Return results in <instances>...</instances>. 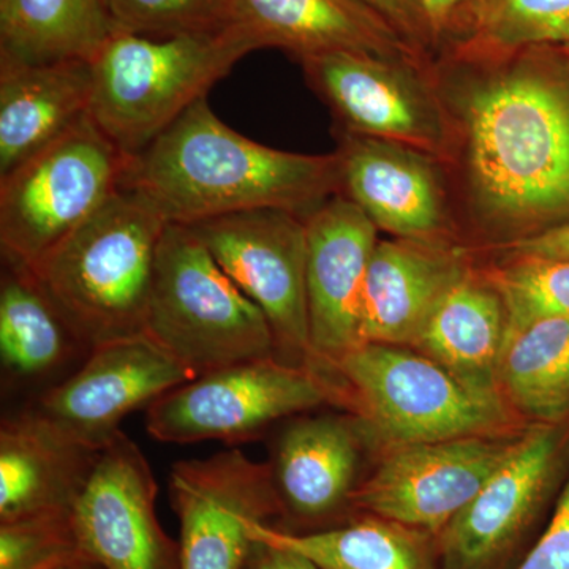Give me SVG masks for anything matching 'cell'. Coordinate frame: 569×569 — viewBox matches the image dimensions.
<instances>
[{"mask_svg":"<svg viewBox=\"0 0 569 569\" xmlns=\"http://www.w3.org/2000/svg\"><path fill=\"white\" fill-rule=\"evenodd\" d=\"M451 123L445 163L463 236L482 249L569 224V58L530 48L432 66Z\"/></svg>","mask_w":569,"mask_h":569,"instance_id":"cell-1","label":"cell"},{"mask_svg":"<svg viewBox=\"0 0 569 569\" xmlns=\"http://www.w3.org/2000/svg\"><path fill=\"white\" fill-rule=\"evenodd\" d=\"M122 186L144 194L168 223L253 209L307 219L339 193V162L336 152L309 156L250 140L220 121L204 99L129 157Z\"/></svg>","mask_w":569,"mask_h":569,"instance_id":"cell-2","label":"cell"},{"mask_svg":"<svg viewBox=\"0 0 569 569\" xmlns=\"http://www.w3.org/2000/svg\"><path fill=\"white\" fill-rule=\"evenodd\" d=\"M168 224L144 194L121 183L73 233L28 266L91 350L146 335Z\"/></svg>","mask_w":569,"mask_h":569,"instance_id":"cell-3","label":"cell"},{"mask_svg":"<svg viewBox=\"0 0 569 569\" xmlns=\"http://www.w3.org/2000/svg\"><path fill=\"white\" fill-rule=\"evenodd\" d=\"M253 51L238 28L170 39L114 32L91 61L93 121L132 157Z\"/></svg>","mask_w":569,"mask_h":569,"instance_id":"cell-4","label":"cell"},{"mask_svg":"<svg viewBox=\"0 0 569 569\" xmlns=\"http://www.w3.org/2000/svg\"><path fill=\"white\" fill-rule=\"evenodd\" d=\"M146 336L194 378L276 358L271 326L187 224L170 223L157 254Z\"/></svg>","mask_w":569,"mask_h":569,"instance_id":"cell-5","label":"cell"},{"mask_svg":"<svg viewBox=\"0 0 569 569\" xmlns=\"http://www.w3.org/2000/svg\"><path fill=\"white\" fill-rule=\"evenodd\" d=\"M337 377L372 440L388 449L505 433L512 418L503 397L475 391L410 347L361 343Z\"/></svg>","mask_w":569,"mask_h":569,"instance_id":"cell-6","label":"cell"},{"mask_svg":"<svg viewBox=\"0 0 569 569\" xmlns=\"http://www.w3.org/2000/svg\"><path fill=\"white\" fill-rule=\"evenodd\" d=\"M129 156L91 112L0 178L2 261L32 266L121 187Z\"/></svg>","mask_w":569,"mask_h":569,"instance_id":"cell-7","label":"cell"},{"mask_svg":"<svg viewBox=\"0 0 569 569\" xmlns=\"http://www.w3.org/2000/svg\"><path fill=\"white\" fill-rule=\"evenodd\" d=\"M342 402L323 377L276 358L213 370L179 385L146 408V429L163 443L204 440L241 445L276 422L328 402Z\"/></svg>","mask_w":569,"mask_h":569,"instance_id":"cell-8","label":"cell"},{"mask_svg":"<svg viewBox=\"0 0 569 569\" xmlns=\"http://www.w3.org/2000/svg\"><path fill=\"white\" fill-rule=\"evenodd\" d=\"M187 227L263 312L277 359L321 376L309 339L306 219L283 209H253Z\"/></svg>","mask_w":569,"mask_h":569,"instance_id":"cell-9","label":"cell"},{"mask_svg":"<svg viewBox=\"0 0 569 569\" xmlns=\"http://www.w3.org/2000/svg\"><path fill=\"white\" fill-rule=\"evenodd\" d=\"M299 63L310 89L331 111L336 133L400 142L448 162L451 123L433 63L362 52H328Z\"/></svg>","mask_w":569,"mask_h":569,"instance_id":"cell-10","label":"cell"},{"mask_svg":"<svg viewBox=\"0 0 569 569\" xmlns=\"http://www.w3.org/2000/svg\"><path fill=\"white\" fill-rule=\"evenodd\" d=\"M569 471V419L529 425L477 497L437 537L440 569H500L560 493Z\"/></svg>","mask_w":569,"mask_h":569,"instance_id":"cell-11","label":"cell"},{"mask_svg":"<svg viewBox=\"0 0 569 569\" xmlns=\"http://www.w3.org/2000/svg\"><path fill=\"white\" fill-rule=\"evenodd\" d=\"M522 432L389 448L362 479L355 511L438 537L503 466Z\"/></svg>","mask_w":569,"mask_h":569,"instance_id":"cell-12","label":"cell"},{"mask_svg":"<svg viewBox=\"0 0 569 569\" xmlns=\"http://www.w3.org/2000/svg\"><path fill=\"white\" fill-rule=\"evenodd\" d=\"M168 493L181 529L179 569H244L250 522L274 526L280 516L268 463L236 448L176 462Z\"/></svg>","mask_w":569,"mask_h":569,"instance_id":"cell-13","label":"cell"},{"mask_svg":"<svg viewBox=\"0 0 569 569\" xmlns=\"http://www.w3.org/2000/svg\"><path fill=\"white\" fill-rule=\"evenodd\" d=\"M193 378L142 335L93 348L71 376L20 411L73 443L102 451L122 432L123 418Z\"/></svg>","mask_w":569,"mask_h":569,"instance_id":"cell-14","label":"cell"},{"mask_svg":"<svg viewBox=\"0 0 569 569\" xmlns=\"http://www.w3.org/2000/svg\"><path fill=\"white\" fill-rule=\"evenodd\" d=\"M339 193L378 231L397 239L466 246L445 164L400 142L336 133Z\"/></svg>","mask_w":569,"mask_h":569,"instance_id":"cell-15","label":"cell"},{"mask_svg":"<svg viewBox=\"0 0 569 569\" xmlns=\"http://www.w3.org/2000/svg\"><path fill=\"white\" fill-rule=\"evenodd\" d=\"M369 430L356 415H296L271 440L268 467L279 498L274 529L312 533L355 511Z\"/></svg>","mask_w":569,"mask_h":569,"instance_id":"cell-16","label":"cell"},{"mask_svg":"<svg viewBox=\"0 0 569 569\" xmlns=\"http://www.w3.org/2000/svg\"><path fill=\"white\" fill-rule=\"evenodd\" d=\"M156 498L148 459L119 432L71 509L80 557L103 569H179V541L160 526Z\"/></svg>","mask_w":569,"mask_h":569,"instance_id":"cell-17","label":"cell"},{"mask_svg":"<svg viewBox=\"0 0 569 569\" xmlns=\"http://www.w3.org/2000/svg\"><path fill=\"white\" fill-rule=\"evenodd\" d=\"M307 316L321 376L340 392L337 366L362 343V299L378 230L337 193L307 217Z\"/></svg>","mask_w":569,"mask_h":569,"instance_id":"cell-18","label":"cell"},{"mask_svg":"<svg viewBox=\"0 0 569 569\" xmlns=\"http://www.w3.org/2000/svg\"><path fill=\"white\" fill-rule=\"evenodd\" d=\"M231 28L299 62L328 52L429 62L362 0H230Z\"/></svg>","mask_w":569,"mask_h":569,"instance_id":"cell-19","label":"cell"},{"mask_svg":"<svg viewBox=\"0 0 569 569\" xmlns=\"http://www.w3.org/2000/svg\"><path fill=\"white\" fill-rule=\"evenodd\" d=\"M471 268L467 246L380 239L366 277L362 343L413 346L427 318Z\"/></svg>","mask_w":569,"mask_h":569,"instance_id":"cell-20","label":"cell"},{"mask_svg":"<svg viewBox=\"0 0 569 569\" xmlns=\"http://www.w3.org/2000/svg\"><path fill=\"white\" fill-rule=\"evenodd\" d=\"M91 348L28 266L2 261L0 361L6 391H29V402L61 383Z\"/></svg>","mask_w":569,"mask_h":569,"instance_id":"cell-21","label":"cell"},{"mask_svg":"<svg viewBox=\"0 0 569 569\" xmlns=\"http://www.w3.org/2000/svg\"><path fill=\"white\" fill-rule=\"evenodd\" d=\"M100 451L59 436L18 411L0 427V522L70 512Z\"/></svg>","mask_w":569,"mask_h":569,"instance_id":"cell-22","label":"cell"},{"mask_svg":"<svg viewBox=\"0 0 569 569\" xmlns=\"http://www.w3.org/2000/svg\"><path fill=\"white\" fill-rule=\"evenodd\" d=\"M91 62L0 63V178L91 112Z\"/></svg>","mask_w":569,"mask_h":569,"instance_id":"cell-23","label":"cell"},{"mask_svg":"<svg viewBox=\"0 0 569 569\" xmlns=\"http://www.w3.org/2000/svg\"><path fill=\"white\" fill-rule=\"evenodd\" d=\"M507 329L503 299L485 269L473 266L441 299L410 348L432 358L475 391L501 397L498 365Z\"/></svg>","mask_w":569,"mask_h":569,"instance_id":"cell-24","label":"cell"},{"mask_svg":"<svg viewBox=\"0 0 569 569\" xmlns=\"http://www.w3.org/2000/svg\"><path fill=\"white\" fill-rule=\"evenodd\" d=\"M112 33L104 0H0V63L91 62Z\"/></svg>","mask_w":569,"mask_h":569,"instance_id":"cell-25","label":"cell"},{"mask_svg":"<svg viewBox=\"0 0 569 569\" xmlns=\"http://www.w3.org/2000/svg\"><path fill=\"white\" fill-rule=\"evenodd\" d=\"M498 391L530 425L569 419V317L545 318L507 332Z\"/></svg>","mask_w":569,"mask_h":569,"instance_id":"cell-26","label":"cell"},{"mask_svg":"<svg viewBox=\"0 0 569 569\" xmlns=\"http://www.w3.org/2000/svg\"><path fill=\"white\" fill-rule=\"evenodd\" d=\"M249 533L253 541L291 550L320 569H438L422 533L376 516L312 533L250 522Z\"/></svg>","mask_w":569,"mask_h":569,"instance_id":"cell-27","label":"cell"},{"mask_svg":"<svg viewBox=\"0 0 569 569\" xmlns=\"http://www.w3.org/2000/svg\"><path fill=\"white\" fill-rule=\"evenodd\" d=\"M568 44L569 0H481L438 58L485 61Z\"/></svg>","mask_w":569,"mask_h":569,"instance_id":"cell-28","label":"cell"},{"mask_svg":"<svg viewBox=\"0 0 569 569\" xmlns=\"http://www.w3.org/2000/svg\"><path fill=\"white\" fill-rule=\"evenodd\" d=\"M485 269L507 309V332L545 318L569 317V258L500 257Z\"/></svg>","mask_w":569,"mask_h":569,"instance_id":"cell-29","label":"cell"},{"mask_svg":"<svg viewBox=\"0 0 569 569\" xmlns=\"http://www.w3.org/2000/svg\"><path fill=\"white\" fill-rule=\"evenodd\" d=\"M114 32L170 39L231 29L230 0H104Z\"/></svg>","mask_w":569,"mask_h":569,"instance_id":"cell-30","label":"cell"},{"mask_svg":"<svg viewBox=\"0 0 569 569\" xmlns=\"http://www.w3.org/2000/svg\"><path fill=\"white\" fill-rule=\"evenodd\" d=\"M78 557L71 511L0 522V569H54Z\"/></svg>","mask_w":569,"mask_h":569,"instance_id":"cell-31","label":"cell"},{"mask_svg":"<svg viewBox=\"0 0 569 569\" xmlns=\"http://www.w3.org/2000/svg\"><path fill=\"white\" fill-rule=\"evenodd\" d=\"M518 569H569V471L548 527Z\"/></svg>","mask_w":569,"mask_h":569,"instance_id":"cell-32","label":"cell"},{"mask_svg":"<svg viewBox=\"0 0 569 569\" xmlns=\"http://www.w3.org/2000/svg\"><path fill=\"white\" fill-rule=\"evenodd\" d=\"M381 17L387 18L403 37L426 59L432 62L437 58V44L433 39L429 18L419 0H362Z\"/></svg>","mask_w":569,"mask_h":569,"instance_id":"cell-33","label":"cell"},{"mask_svg":"<svg viewBox=\"0 0 569 569\" xmlns=\"http://www.w3.org/2000/svg\"><path fill=\"white\" fill-rule=\"evenodd\" d=\"M429 18L433 39L437 44V58L447 48L449 41L460 31L468 14L481 0H419Z\"/></svg>","mask_w":569,"mask_h":569,"instance_id":"cell-34","label":"cell"},{"mask_svg":"<svg viewBox=\"0 0 569 569\" xmlns=\"http://www.w3.org/2000/svg\"><path fill=\"white\" fill-rule=\"evenodd\" d=\"M490 252L500 257L569 258V224L512 244L497 247Z\"/></svg>","mask_w":569,"mask_h":569,"instance_id":"cell-35","label":"cell"},{"mask_svg":"<svg viewBox=\"0 0 569 569\" xmlns=\"http://www.w3.org/2000/svg\"><path fill=\"white\" fill-rule=\"evenodd\" d=\"M244 569H320L312 561L279 546L253 541Z\"/></svg>","mask_w":569,"mask_h":569,"instance_id":"cell-36","label":"cell"},{"mask_svg":"<svg viewBox=\"0 0 569 569\" xmlns=\"http://www.w3.org/2000/svg\"><path fill=\"white\" fill-rule=\"evenodd\" d=\"M54 569H103V568L99 567V565H97V563H93V561H89L86 559H81V557H78V559L67 561V563L59 565V567L54 568Z\"/></svg>","mask_w":569,"mask_h":569,"instance_id":"cell-37","label":"cell"},{"mask_svg":"<svg viewBox=\"0 0 569 569\" xmlns=\"http://www.w3.org/2000/svg\"><path fill=\"white\" fill-rule=\"evenodd\" d=\"M560 48H561V50H563L565 52H567V56H568V58H569V44H568V47H560Z\"/></svg>","mask_w":569,"mask_h":569,"instance_id":"cell-38","label":"cell"}]
</instances>
